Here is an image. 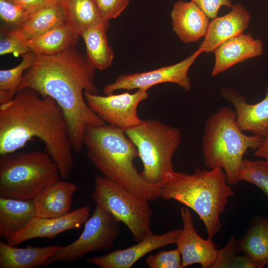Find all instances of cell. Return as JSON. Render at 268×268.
I'll return each mask as SVG.
<instances>
[{
  "instance_id": "cell-18",
  "label": "cell",
  "mask_w": 268,
  "mask_h": 268,
  "mask_svg": "<svg viewBox=\"0 0 268 268\" xmlns=\"http://www.w3.org/2000/svg\"><path fill=\"white\" fill-rule=\"evenodd\" d=\"M173 31L186 44L196 42L204 37L209 18L193 1L179 0L171 12Z\"/></svg>"
},
{
  "instance_id": "cell-7",
  "label": "cell",
  "mask_w": 268,
  "mask_h": 268,
  "mask_svg": "<svg viewBox=\"0 0 268 268\" xmlns=\"http://www.w3.org/2000/svg\"><path fill=\"white\" fill-rule=\"evenodd\" d=\"M60 176L58 165L47 152L15 151L0 155V197L32 200Z\"/></svg>"
},
{
  "instance_id": "cell-28",
  "label": "cell",
  "mask_w": 268,
  "mask_h": 268,
  "mask_svg": "<svg viewBox=\"0 0 268 268\" xmlns=\"http://www.w3.org/2000/svg\"><path fill=\"white\" fill-rule=\"evenodd\" d=\"M236 240L235 236H231L225 246L218 250L211 268H259L257 263L238 253Z\"/></svg>"
},
{
  "instance_id": "cell-23",
  "label": "cell",
  "mask_w": 268,
  "mask_h": 268,
  "mask_svg": "<svg viewBox=\"0 0 268 268\" xmlns=\"http://www.w3.org/2000/svg\"><path fill=\"white\" fill-rule=\"evenodd\" d=\"M65 22L63 8L59 1L32 13L19 28L6 29L24 42L34 39Z\"/></svg>"
},
{
  "instance_id": "cell-5",
  "label": "cell",
  "mask_w": 268,
  "mask_h": 268,
  "mask_svg": "<svg viewBox=\"0 0 268 268\" xmlns=\"http://www.w3.org/2000/svg\"><path fill=\"white\" fill-rule=\"evenodd\" d=\"M264 137L247 135L236 123L235 109L224 106L212 114L205 123L202 151L205 166L222 168L229 185L238 183L243 156L249 148L256 150Z\"/></svg>"
},
{
  "instance_id": "cell-12",
  "label": "cell",
  "mask_w": 268,
  "mask_h": 268,
  "mask_svg": "<svg viewBox=\"0 0 268 268\" xmlns=\"http://www.w3.org/2000/svg\"><path fill=\"white\" fill-rule=\"evenodd\" d=\"M181 230V228L173 229L160 235L151 233L127 249L114 250L101 256L88 257L85 261L101 268H131L148 253L175 243Z\"/></svg>"
},
{
  "instance_id": "cell-17",
  "label": "cell",
  "mask_w": 268,
  "mask_h": 268,
  "mask_svg": "<svg viewBox=\"0 0 268 268\" xmlns=\"http://www.w3.org/2000/svg\"><path fill=\"white\" fill-rule=\"evenodd\" d=\"M264 43L250 34H242L227 40L213 52L215 63L211 75L215 76L233 66L262 55Z\"/></svg>"
},
{
  "instance_id": "cell-35",
  "label": "cell",
  "mask_w": 268,
  "mask_h": 268,
  "mask_svg": "<svg viewBox=\"0 0 268 268\" xmlns=\"http://www.w3.org/2000/svg\"><path fill=\"white\" fill-rule=\"evenodd\" d=\"M24 7L31 12L55 3L59 0H11Z\"/></svg>"
},
{
  "instance_id": "cell-11",
  "label": "cell",
  "mask_w": 268,
  "mask_h": 268,
  "mask_svg": "<svg viewBox=\"0 0 268 268\" xmlns=\"http://www.w3.org/2000/svg\"><path fill=\"white\" fill-rule=\"evenodd\" d=\"M201 53L198 49L190 56L175 64L149 71L121 74L113 82L104 86L103 93L108 95L121 89L148 90L156 84L167 82L175 83L189 91L192 83L188 75V71Z\"/></svg>"
},
{
  "instance_id": "cell-1",
  "label": "cell",
  "mask_w": 268,
  "mask_h": 268,
  "mask_svg": "<svg viewBox=\"0 0 268 268\" xmlns=\"http://www.w3.org/2000/svg\"><path fill=\"white\" fill-rule=\"evenodd\" d=\"M95 69L86 56L74 47L54 55L36 54L18 89L30 88L56 101L65 118L73 150L77 152L84 146L87 127L105 124L84 95V92L99 93L94 82Z\"/></svg>"
},
{
  "instance_id": "cell-37",
  "label": "cell",
  "mask_w": 268,
  "mask_h": 268,
  "mask_svg": "<svg viewBox=\"0 0 268 268\" xmlns=\"http://www.w3.org/2000/svg\"><path fill=\"white\" fill-rule=\"evenodd\" d=\"M267 266H268V265H267Z\"/></svg>"
},
{
  "instance_id": "cell-13",
  "label": "cell",
  "mask_w": 268,
  "mask_h": 268,
  "mask_svg": "<svg viewBox=\"0 0 268 268\" xmlns=\"http://www.w3.org/2000/svg\"><path fill=\"white\" fill-rule=\"evenodd\" d=\"M183 228L175 242L182 257V268L199 264L202 268H211L218 250L211 239H204L197 233L189 208L181 209Z\"/></svg>"
},
{
  "instance_id": "cell-16",
  "label": "cell",
  "mask_w": 268,
  "mask_h": 268,
  "mask_svg": "<svg viewBox=\"0 0 268 268\" xmlns=\"http://www.w3.org/2000/svg\"><path fill=\"white\" fill-rule=\"evenodd\" d=\"M251 15L241 3L233 5L226 14L216 17L209 22L204 40L199 49L202 53L214 51L223 42L243 34L250 22Z\"/></svg>"
},
{
  "instance_id": "cell-22",
  "label": "cell",
  "mask_w": 268,
  "mask_h": 268,
  "mask_svg": "<svg viewBox=\"0 0 268 268\" xmlns=\"http://www.w3.org/2000/svg\"><path fill=\"white\" fill-rule=\"evenodd\" d=\"M238 253L247 256L259 268L268 265V218L257 216L243 235L236 240Z\"/></svg>"
},
{
  "instance_id": "cell-2",
  "label": "cell",
  "mask_w": 268,
  "mask_h": 268,
  "mask_svg": "<svg viewBox=\"0 0 268 268\" xmlns=\"http://www.w3.org/2000/svg\"><path fill=\"white\" fill-rule=\"evenodd\" d=\"M36 137L67 179L73 165L72 146L62 111L49 96L24 88L0 104V155L16 151Z\"/></svg>"
},
{
  "instance_id": "cell-6",
  "label": "cell",
  "mask_w": 268,
  "mask_h": 268,
  "mask_svg": "<svg viewBox=\"0 0 268 268\" xmlns=\"http://www.w3.org/2000/svg\"><path fill=\"white\" fill-rule=\"evenodd\" d=\"M123 131L137 149L142 177L161 187L175 171L172 158L182 141L180 130L150 119Z\"/></svg>"
},
{
  "instance_id": "cell-27",
  "label": "cell",
  "mask_w": 268,
  "mask_h": 268,
  "mask_svg": "<svg viewBox=\"0 0 268 268\" xmlns=\"http://www.w3.org/2000/svg\"><path fill=\"white\" fill-rule=\"evenodd\" d=\"M16 67L0 70V104L11 101L17 92L25 71L34 63L36 54L30 52L22 56Z\"/></svg>"
},
{
  "instance_id": "cell-31",
  "label": "cell",
  "mask_w": 268,
  "mask_h": 268,
  "mask_svg": "<svg viewBox=\"0 0 268 268\" xmlns=\"http://www.w3.org/2000/svg\"><path fill=\"white\" fill-rule=\"evenodd\" d=\"M145 262L150 268H182V257L177 248L149 255Z\"/></svg>"
},
{
  "instance_id": "cell-20",
  "label": "cell",
  "mask_w": 268,
  "mask_h": 268,
  "mask_svg": "<svg viewBox=\"0 0 268 268\" xmlns=\"http://www.w3.org/2000/svg\"><path fill=\"white\" fill-rule=\"evenodd\" d=\"M62 245L18 248L0 241V268H35L47 266Z\"/></svg>"
},
{
  "instance_id": "cell-8",
  "label": "cell",
  "mask_w": 268,
  "mask_h": 268,
  "mask_svg": "<svg viewBox=\"0 0 268 268\" xmlns=\"http://www.w3.org/2000/svg\"><path fill=\"white\" fill-rule=\"evenodd\" d=\"M92 197L98 205L123 223L135 242L151 231L152 211L149 201L103 176L94 179Z\"/></svg>"
},
{
  "instance_id": "cell-10",
  "label": "cell",
  "mask_w": 268,
  "mask_h": 268,
  "mask_svg": "<svg viewBox=\"0 0 268 268\" xmlns=\"http://www.w3.org/2000/svg\"><path fill=\"white\" fill-rule=\"evenodd\" d=\"M84 95L89 106L106 124L125 130L142 121L137 108L149 94L147 90L140 89L133 93L100 95L84 92Z\"/></svg>"
},
{
  "instance_id": "cell-36",
  "label": "cell",
  "mask_w": 268,
  "mask_h": 268,
  "mask_svg": "<svg viewBox=\"0 0 268 268\" xmlns=\"http://www.w3.org/2000/svg\"><path fill=\"white\" fill-rule=\"evenodd\" d=\"M254 155L268 161V134L264 137L261 145L255 150Z\"/></svg>"
},
{
  "instance_id": "cell-26",
  "label": "cell",
  "mask_w": 268,
  "mask_h": 268,
  "mask_svg": "<svg viewBox=\"0 0 268 268\" xmlns=\"http://www.w3.org/2000/svg\"><path fill=\"white\" fill-rule=\"evenodd\" d=\"M66 23L77 33L105 22L94 0H59Z\"/></svg>"
},
{
  "instance_id": "cell-3",
  "label": "cell",
  "mask_w": 268,
  "mask_h": 268,
  "mask_svg": "<svg viewBox=\"0 0 268 268\" xmlns=\"http://www.w3.org/2000/svg\"><path fill=\"white\" fill-rule=\"evenodd\" d=\"M88 158L103 176L149 201L161 198V188L150 184L134 165L137 149L124 131L107 124L86 128Z\"/></svg>"
},
{
  "instance_id": "cell-9",
  "label": "cell",
  "mask_w": 268,
  "mask_h": 268,
  "mask_svg": "<svg viewBox=\"0 0 268 268\" xmlns=\"http://www.w3.org/2000/svg\"><path fill=\"white\" fill-rule=\"evenodd\" d=\"M120 233V222L96 205L79 237L71 243L62 246L50 259V264L71 262L92 252L109 250Z\"/></svg>"
},
{
  "instance_id": "cell-21",
  "label": "cell",
  "mask_w": 268,
  "mask_h": 268,
  "mask_svg": "<svg viewBox=\"0 0 268 268\" xmlns=\"http://www.w3.org/2000/svg\"><path fill=\"white\" fill-rule=\"evenodd\" d=\"M36 216L32 200L0 197V237L5 241L23 230Z\"/></svg>"
},
{
  "instance_id": "cell-15",
  "label": "cell",
  "mask_w": 268,
  "mask_h": 268,
  "mask_svg": "<svg viewBox=\"0 0 268 268\" xmlns=\"http://www.w3.org/2000/svg\"><path fill=\"white\" fill-rule=\"evenodd\" d=\"M222 97L230 102L236 113V123L242 132H249L264 137L268 134V84L264 99L255 104H249L236 89L223 87Z\"/></svg>"
},
{
  "instance_id": "cell-34",
  "label": "cell",
  "mask_w": 268,
  "mask_h": 268,
  "mask_svg": "<svg viewBox=\"0 0 268 268\" xmlns=\"http://www.w3.org/2000/svg\"><path fill=\"white\" fill-rule=\"evenodd\" d=\"M195 2L209 19L216 18L222 6L231 8L232 0H191Z\"/></svg>"
},
{
  "instance_id": "cell-30",
  "label": "cell",
  "mask_w": 268,
  "mask_h": 268,
  "mask_svg": "<svg viewBox=\"0 0 268 268\" xmlns=\"http://www.w3.org/2000/svg\"><path fill=\"white\" fill-rule=\"evenodd\" d=\"M32 12L11 0H0V16L6 28L14 30L21 27Z\"/></svg>"
},
{
  "instance_id": "cell-24",
  "label": "cell",
  "mask_w": 268,
  "mask_h": 268,
  "mask_svg": "<svg viewBox=\"0 0 268 268\" xmlns=\"http://www.w3.org/2000/svg\"><path fill=\"white\" fill-rule=\"evenodd\" d=\"M109 21L90 26L81 32L89 62L99 70L108 68L112 65L114 54L109 46L106 31Z\"/></svg>"
},
{
  "instance_id": "cell-4",
  "label": "cell",
  "mask_w": 268,
  "mask_h": 268,
  "mask_svg": "<svg viewBox=\"0 0 268 268\" xmlns=\"http://www.w3.org/2000/svg\"><path fill=\"white\" fill-rule=\"evenodd\" d=\"M220 168H197L191 174L174 171L161 186V198L174 200L195 211L212 239L222 227L220 215L235 193Z\"/></svg>"
},
{
  "instance_id": "cell-32",
  "label": "cell",
  "mask_w": 268,
  "mask_h": 268,
  "mask_svg": "<svg viewBox=\"0 0 268 268\" xmlns=\"http://www.w3.org/2000/svg\"><path fill=\"white\" fill-rule=\"evenodd\" d=\"M0 55L13 54L16 56L32 52L25 42L9 33L3 25L0 26Z\"/></svg>"
},
{
  "instance_id": "cell-19",
  "label": "cell",
  "mask_w": 268,
  "mask_h": 268,
  "mask_svg": "<svg viewBox=\"0 0 268 268\" xmlns=\"http://www.w3.org/2000/svg\"><path fill=\"white\" fill-rule=\"evenodd\" d=\"M77 189L74 183L59 180L45 187L32 200L36 216L52 218L67 214Z\"/></svg>"
},
{
  "instance_id": "cell-29",
  "label": "cell",
  "mask_w": 268,
  "mask_h": 268,
  "mask_svg": "<svg viewBox=\"0 0 268 268\" xmlns=\"http://www.w3.org/2000/svg\"><path fill=\"white\" fill-rule=\"evenodd\" d=\"M238 178L239 181H246L260 188L268 201V161L243 158Z\"/></svg>"
},
{
  "instance_id": "cell-14",
  "label": "cell",
  "mask_w": 268,
  "mask_h": 268,
  "mask_svg": "<svg viewBox=\"0 0 268 268\" xmlns=\"http://www.w3.org/2000/svg\"><path fill=\"white\" fill-rule=\"evenodd\" d=\"M90 216L89 205L71 210L67 214L59 217L41 218L35 216L23 230L5 242L17 246L34 238L52 239L62 232L79 228L85 224Z\"/></svg>"
},
{
  "instance_id": "cell-33",
  "label": "cell",
  "mask_w": 268,
  "mask_h": 268,
  "mask_svg": "<svg viewBox=\"0 0 268 268\" xmlns=\"http://www.w3.org/2000/svg\"><path fill=\"white\" fill-rule=\"evenodd\" d=\"M94 0L102 16L107 21L119 16L130 2V0Z\"/></svg>"
},
{
  "instance_id": "cell-25",
  "label": "cell",
  "mask_w": 268,
  "mask_h": 268,
  "mask_svg": "<svg viewBox=\"0 0 268 268\" xmlns=\"http://www.w3.org/2000/svg\"><path fill=\"white\" fill-rule=\"evenodd\" d=\"M79 36L65 23L25 43L37 55H51L74 47Z\"/></svg>"
}]
</instances>
